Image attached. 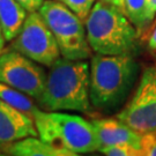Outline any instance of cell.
I'll return each instance as SVG.
<instances>
[{
    "mask_svg": "<svg viewBox=\"0 0 156 156\" xmlns=\"http://www.w3.org/2000/svg\"><path fill=\"white\" fill-rule=\"evenodd\" d=\"M37 105L45 111L91 112L89 98V65L84 59L58 58L46 74Z\"/></svg>",
    "mask_w": 156,
    "mask_h": 156,
    "instance_id": "6da1fadb",
    "label": "cell"
},
{
    "mask_svg": "<svg viewBox=\"0 0 156 156\" xmlns=\"http://www.w3.org/2000/svg\"><path fill=\"white\" fill-rule=\"evenodd\" d=\"M89 98L101 111H112L124 103L139 73V65L129 55L90 57Z\"/></svg>",
    "mask_w": 156,
    "mask_h": 156,
    "instance_id": "7a4b0ae2",
    "label": "cell"
},
{
    "mask_svg": "<svg viewBox=\"0 0 156 156\" xmlns=\"http://www.w3.org/2000/svg\"><path fill=\"white\" fill-rule=\"evenodd\" d=\"M91 51L105 56H132L139 33L123 11L101 0L95 1L84 21Z\"/></svg>",
    "mask_w": 156,
    "mask_h": 156,
    "instance_id": "3957f363",
    "label": "cell"
},
{
    "mask_svg": "<svg viewBox=\"0 0 156 156\" xmlns=\"http://www.w3.org/2000/svg\"><path fill=\"white\" fill-rule=\"evenodd\" d=\"M33 119L38 138L72 151L75 156L101 148L93 124L81 116L38 109Z\"/></svg>",
    "mask_w": 156,
    "mask_h": 156,
    "instance_id": "277c9868",
    "label": "cell"
},
{
    "mask_svg": "<svg viewBox=\"0 0 156 156\" xmlns=\"http://www.w3.org/2000/svg\"><path fill=\"white\" fill-rule=\"evenodd\" d=\"M55 36L60 55L66 59H87L91 49L84 22L59 0H44L37 11Z\"/></svg>",
    "mask_w": 156,
    "mask_h": 156,
    "instance_id": "5b68a950",
    "label": "cell"
},
{
    "mask_svg": "<svg viewBox=\"0 0 156 156\" xmlns=\"http://www.w3.org/2000/svg\"><path fill=\"white\" fill-rule=\"evenodd\" d=\"M8 49L17 51L45 67H51L62 56L55 36L38 12L27 15L21 31L11 42Z\"/></svg>",
    "mask_w": 156,
    "mask_h": 156,
    "instance_id": "8992f818",
    "label": "cell"
},
{
    "mask_svg": "<svg viewBox=\"0 0 156 156\" xmlns=\"http://www.w3.org/2000/svg\"><path fill=\"white\" fill-rule=\"evenodd\" d=\"M117 118L141 135L156 132V67L145 68L133 96Z\"/></svg>",
    "mask_w": 156,
    "mask_h": 156,
    "instance_id": "52a82bcc",
    "label": "cell"
},
{
    "mask_svg": "<svg viewBox=\"0 0 156 156\" xmlns=\"http://www.w3.org/2000/svg\"><path fill=\"white\" fill-rule=\"evenodd\" d=\"M0 82L37 101L44 90L46 72L38 62L6 49L0 55Z\"/></svg>",
    "mask_w": 156,
    "mask_h": 156,
    "instance_id": "ba28073f",
    "label": "cell"
},
{
    "mask_svg": "<svg viewBox=\"0 0 156 156\" xmlns=\"http://www.w3.org/2000/svg\"><path fill=\"white\" fill-rule=\"evenodd\" d=\"M27 136H38L33 117L0 100V151Z\"/></svg>",
    "mask_w": 156,
    "mask_h": 156,
    "instance_id": "9c48e42d",
    "label": "cell"
},
{
    "mask_svg": "<svg viewBox=\"0 0 156 156\" xmlns=\"http://www.w3.org/2000/svg\"><path fill=\"white\" fill-rule=\"evenodd\" d=\"M97 134L101 147L116 144H128L140 148L141 134L116 118H94L90 120ZM100 151V149H98Z\"/></svg>",
    "mask_w": 156,
    "mask_h": 156,
    "instance_id": "30bf717a",
    "label": "cell"
},
{
    "mask_svg": "<svg viewBox=\"0 0 156 156\" xmlns=\"http://www.w3.org/2000/svg\"><path fill=\"white\" fill-rule=\"evenodd\" d=\"M5 154L15 156H75L72 151L49 144L38 136H27L7 147Z\"/></svg>",
    "mask_w": 156,
    "mask_h": 156,
    "instance_id": "8fae6325",
    "label": "cell"
},
{
    "mask_svg": "<svg viewBox=\"0 0 156 156\" xmlns=\"http://www.w3.org/2000/svg\"><path fill=\"white\" fill-rule=\"evenodd\" d=\"M27 13L17 0H0V27L6 42H12L21 31Z\"/></svg>",
    "mask_w": 156,
    "mask_h": 156,
    "instance_id": "7c38bea8",
    "label": "cell"
},
{
    "mask_svg": "<svg viewBox=\"0 0 156 156\" xmlns=\"http://www.w3.org/2000/svg\"><path fill=\"white\" fill-rule=\"evenodd\" d=\"M0 100L19 109L20 111L29 115L30 117H33L34 113L39 109L37 104L28 95L23 94L15 88L9 87L2 82H0Z\"/></svg>",
    "mask_w": 156,
    "mask_h": 156,
    "instance_id": "4fadbf2b",
    "label": "cell"
},
{
    "mask_svg": "<svg viewBox=\"0 0 156 156\" xmlns=\"http://www.w3.org/2000/svg\"><path fill=\"white\" fill-rule=\"evenodd\" d=\"M125 14L136 28L139 35L148 31L151 24L147 20V0H124Z\"/></svg>",
    "mask_w": 156,
    "mask_h": 156,
    "instance_id": "5bb4252c",
    "label": "cell"
},
{
    "mask_svg": "<svg viewBox=\"0 0 156 156\" xmlns=\"http://www.w3.org/2000/svg\"><path fill=\"white\" fill-rule=\"evenodd\" d=\"M100 153L108 156H142L141 149L128 144H116L101 147Z\"/></svg>",
    "mask_w": 156,
    "mask_h": 156,
    "instance_id": "9a60e30c",
    "label": "cell"
},
{
    "mask_svg": "<svg viewBox=\"0 0 156 156\" xmlns=\"http://www.w3.org/2000/svg\"><path fill=\"white\" fill-rule=\"evenodd\" d=\"M59 1L67 6L84 22L96 0H59Z\"/></svg>",
    "mask_w": 156,
    "mask_h": 156,
    "instance_id": "2e32d148",
    "label": "cell"
},
{
    "mask_svg": "<svg viewBox=\"0 0 156 156\" xmlns=\"http://www.w3.org/2000/svg\"><path fill=\"white\" fill-rule=\"evenodd\" d=\"M140 148L144 156H156V132L142 134Z\"/></svg>",
    "mask_w": 156,
    "mask_h": 156,
    "instance_id": "e0dca14e",
    "label": "cell"
},
{
    "mask_svg": "<svg viewBox=\"0 0 156 156\" xmlns=\"http://www.w3.org/2000/svg\"><path fill=\"white\" fill-rule=\"evenodd\" d=\"M17 1L27 9L28 13H31V12L38 11L44 0H17Z\"/></svg>",
    "mask_w": 156,
    "mask_h": 156,
    "instance_id": "ac0fdd59",
    "label": "cell"
},
{
    "mask_svg": "<svg viewBox=\"0 0 156 156\" xmlns=\"http://www.w3.org/2000/svg\"><path fill=\"white\" fill-rule=\"evenodd\" d=\"M149 28L151 29H149L148 39H147V42H148V48H149L151 50L156 51V16Z\"/></svg>",
    "mask_w": 156,
    "mask_h": 156,
    "instance_id": "d6986e66",
    "label": "cell"
},
{
    "mask_svg": "<svg viewBox=\"0 0 156 156\" xmlns=\"http://www.w3.org/2000/svg\"><path fill=\"white\" fill-rule=\"evenodd\" d=\"M156 16V0H147V20L151 24Z\"/></svg>",
    "mask_w": 156,
    "mask_h": 156,
    "instance_id": "ffe728a7",
    "label": "cell"
},
{
    "mask_svg": "<svg viewBox=\"0 0 156 156\" xmlns=\"http://www.w3.org/2000/svg\"><path fill=\"white\" fill-rule=\"evenodd\" d=\"M101 1H103V2H106V4H109V5L113 6V7H116L118 9H120V11H123L125 13V7H124V0H101Z\"/></svg>",
    "mask_w": 156,
    "mask_h": 156,
    "instance_id": "44dd1931",
    "label": "cell"
},
{
    "mask_svg": "<svg viewBox=\"0 0 156 156\" xmlns=\"http://www.w3.org/2000/svg\"><path fill=\"white\" fill-rule=\"evenodd\" d=\"M5 37H4V34H2V30H1V27H0V55L1 52L5 50Z\"/></svg>",
    "mask_w": 156,
    "mask_h": 156,
    "instance_id": "7402d4cb",
    "label": "cell"
},
{
    "mask_svg": "<svg viewBox=\"0 0 156 156\" xmlns=\"http://www.w3.org/2000/svg\"><path fill=\"white\" fill-rule=\"evenodd\" d=\"M0 155H2V153H0Z\"/></svg>",
    "mask_w": 156,
    "mask_h": 156,
    "instance_id": "603a6c76",
    "label": "cell"
}]
</instances>
